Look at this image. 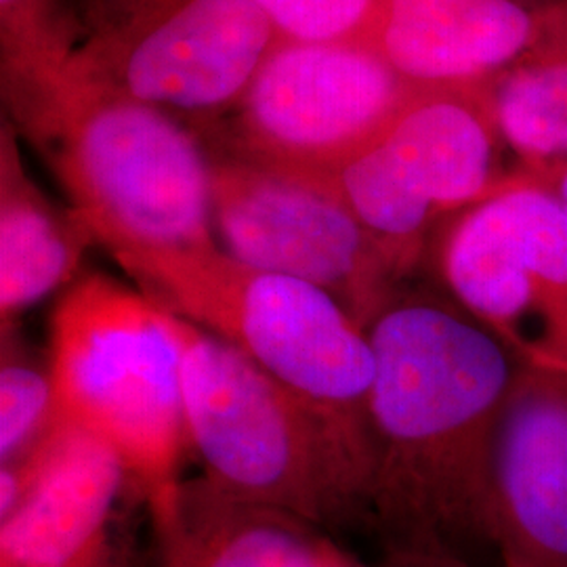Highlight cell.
Wrapping results in <instances>:
<instances>
[{
    "mask_svg": "<svg viewBox=\"0 0 567 567\" xmlns=\"http://www.w3.org/2000/svg\"><path fill=\"white\" fill-rule=\"evenodd\" d=\"M372 484L389 540L489 543L492 454L524 364L435 284L404 288L368 326Z\"/></svg>",
    "mask_w": 567,
    "mask_h": 567,
    "instance_id": "cell-1",
    "label": "cell"
},
{
    "mask_svg": "<svg viewBox=\"0 0 567 567\" xmlns=\"http://www.w3.org/2000/svg\"><path fill=\"white\" fill-rule=\"evenodd\" d=\"M309 567H360L355 566V564H351L347 557H344L343 553L339 550V548L334 547V545H330L328 540H322V545L318 548V553H316V557H313V561H311V566Z\"/></svg>",
    "mask_w": 567,
    "mask_h": 567,
    "instance_id": "cell-22",
    "label": "cell"
},
{
    "mask_svg": "<svg viewBox=\"0 0 567 567\" xmlns=\"http://www.w3.org/2000/svg\"><path fill=\"white\" fill-rule=\"evenodd\" d=\"M536 177L547 183L548 189L555 194L557 203L561 206L567 221V164H561V166H557L548 173H543V175H536Z\"/></svg>",
    "mask_w": 567,
    "mask_h": 567,
    "instance_id": "cell-21",
    "label": "cell"
},
{
    "mask_svg": "<svg viewBox=\"0 0 567 567\" xmlns=\"http://www.w3.org/2000/svg\"><path fill=\"white\" fill-rule=\"evenodd\" d=\"M84 37L72 0H0L4 118L28 142L49 121Z\"/></svg>",
    "mask_w": 567,
    "mask_h": 567,
    "instance_id": "cell-17",
    "label": "cell"
},
{
    "mask_svg": "<svg viewBox=\"0 0 567 567\" xmlns=\"http://www.w3.org/2000/svg\"><path fill=\"white\" fill-rule=\"evenodd\" d=\"M498 135L534 175L567 164V0L519 60L482 84Z\"/></svg>",
    "mask_w": 567,
    "mask_h": 567,
    "instance_id": "cell-16",
    "label": "cell"
},
{
    "mask_svg": "<svg viewBox=\"0 0 567 567\" xmlns=\"http://www.w3.org/2000/svg\"><path fill=\"white\" fill-rule=\"evenodd\" d=\"M414 194L444 221L501 189L519 168L505 166L507 145L484 86H416L381 135Z\"/></svg>",
    "mask_w": 567,
    "mask_h": 567,
    "instance_id": "cell-13",
    "label": "cell"
},
{
    "mask_svg": "<svg viewBox=\"0 0 567 567\" xmlns=\"http://www.w3.org/2000/svg\"><path fill=\"white\" fill-rule=\"evenodd\" d=\"M116 264L152 301L224 339L278 383L370 440L372 344L322 288L243 264L219 244L124 255Z\"/></svg>",
    "mask_w": 567,
    "mask_h": 567,
    "instance_id": "cell-5",
    "label": "cell"
},
{
    "mask_svg": "<svg viewBox=\"0 0 567 567\" xmlns=\"http://www.w3.org/2000/svg\"><path fill=\"white\" fill-rule=\"evenodd\" d=\"M425 264L522 364L567 374V221L547 183L519 166L442 221Z\"/></svg>",
    "mask_w": 567,
    "mask_h": 567,
    "instance_id": "cell-7",
    "label": "cell"
},
{
    "mask_svg": "<svg viewBox=\"0 0 567 567\" xmlns=\"http://www.w3.org/2000/svg\"><path fill=\"white\" fill-rule=\"evenodd\" d=\"M189 450L204 477L311 526L368 513L370 440L307 402L224 339L173 313Z\"/></svg>",
    "mask_w": 567,
    "mask_h": 567,
    "instance_id": "cell-2",
    "label": "cell"
},
{
    "mask_svg": "<svg viewBox=\"0 0 567 567\" xmlns=\"http://www.w3.org/2000/svg\"><path fill=\"white\" fill-rule=\"evenodd\" d=\"M58 421L51 365L34 362L2 332L0 365V463L13 465L41 444Z\"/></svg>",
    "mask_w": 567,
    "mask_h": 567,
    "instance_id": "cell-18",
    "label": "cell"
},
{
    "mask_svg": "<svg viewBox=\"0 0 567 567\" xmlns=\"http://www.w3.org/2000/svg\"><path fill=\"white\" fill-rule=\"evenodd\" d=\"M30 143L114 259L217 244L210 154L173 114L63 82Z\"/></svg>",
    "mask_w": 567,
    "mask_h": 567,
    "instance_id": "cell-3",
    "label": "cell"
},
{
    "mask_svg": "<svg viewBox=\"0 0 567 567\" xmlns=\"http://www.w3.org/2000/svg\"><path fill=\"white\" fill-rule=\"evenodd\" d=\"M213 229L243 264L322 288L368 330L410 274L324 177L210 156Z\"/></svg>",
    "mask_w": 567,
    "mask_h": 567,
    "instance_id": "cell-9",
    "label": "cell"
},
{
    "mask_svg": "<svg viewBox=\"0 0 567 567\" xmlns=\"http://www.w3.org/2000/svg\"><path fill=\"white\" fill-rule=\"evenodd\" d=\"M414 89L374 42L282 39L243 100L204 131L221 156L328 177L385 133Z\"/></svg>",
    "mask_w": 567,
    "mask_h": 567,
    "instance_id": "cell-8",
    "label": "cell"
},
{
    "mask_svg": "<svg viewBox=\"0 0 567 567\" xmlns=\"http://www.w3.org/2000/svg\"><path fill=\"white\" fill-rule=\"evenodd\" d=\"M126 468L65 419L0 468V567H110V517Z\"/></svg>",
    "mask_w": 567,
    "mask_h": 567,
    "instance_id": "cell-10",
    "label": "cell"
},
{
    "mask_svg": "<svg viewBox=\"0 0 567 567\" xmlns=\"http://www.w3.org/2000/svg\"><path fill=\"white\" fill-rule=\"evenodd\" d=\"M65 82L192 118L198 131L243 100L282 37L252 0H86Z\"/></svg>",
    "mask_w": 567,
    "mask_h": 567,
    "instance_id": "cell-6",
    "label": "cell"
},
{
    "mask_svg": "<svg viewBox=\"0 0 567 567\" xmlns=\"http://www.w3.org/2000/svg\"><path fill=\"white\" fill-rule=\"evenodd\" d=\"M555 0H386L374 47L414 86H480L543 37Z\"/></svg>",
    "mask_w": 567,
    "mask_h": 567,
    "instance_id": "cell-12",
    "label": "cell"
},
{
    "mask_svg": "<svg viewBox=\"0 0 567 567\" xmlns=\"http://www.w3.org/2000/svg\"><path fill=\"white\" fill-rule=\"evenodd\" d=\"M49 365L58 416L121 456L147 508L163 505L189 450L173 313L140 288L86 276L55 307Z\"/></svg>",
    "mask_w": 567,
    "mask_h": 567,
    "instance_id": "cell-4",
    "label": "cell"
},
{
    "mask_svg": "<svg viewBox=\"0 0 567 567\" xmlns=\"http://www.w3.org/2000/svg\"><path fill=\"white\" fill-rule=\"evenodd\" d=\"M489 543L505 567H567V374L524 365L492 454Z\"/></svg>",
    "mask_w": 567,
    "mask_h": 567,
    "instance_id": "cell-11",
    "label": "cell"
},
{
    "mask_svg": "<svg viewBox=\"0 0 567 567\" xmlns=\"http://www.w3.org/2000/svg\"><path fill=\"white\" fill-rule=\"evenodd\" d=\"M95 243L91 229L68 206L51 203L23 166L20 133L9 118L0 124V320H13L61 286L72 282L84 252Z\"/></svg>",
    "mask_w": 567,
    "mask_h": 567,
    "instance_id": "cell-15",
    "label": "cell"
},
{
    "mask_svg": "<svg viewBox=\"0 0 567 567\" xmlns=\"http://www.w3.org/2000/svg\"><path fill=\"white\" fill-rule=\"evenodd\" d=\"M284 41L374 42L386 0H252Z\"/></svg>",
    "mask_w": 567,
    "mask_h": 567,
    "instance_id": "cell-19",
    "label": "cell"
},
{
    "mask_svg": "<svg viewBox=\"0 0 567 567\" xmlns=\"http://www.w3.org/2000/svg\"><path fill=\"white\" fill-rule=\"evenodd\" d=\"M372 567H473L454 553L444 538H400L389 540L385 555Z\"/></svg>",
    "mask_w": 567,
    "mask_h": 567,
    "instance_id": "cell-20",
    "label": "cell"
},
{
    "mask_svg": "<svg viewBox=\"0 0 567 567\" xmlns=\"http://www.w3.org/2000/svg\"><path fill=\"white\" fill-rule=\"evenodd\" d=\"M150 513L161 567H309L324 540L303 519L227 494L204 475L183 480Z\"/></svg>",
    "mask_w": 567,
    "mask_h": 567,
    "instance_id": "cell-14",
    "label": "cell"
}]
</instances>
